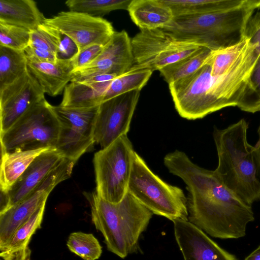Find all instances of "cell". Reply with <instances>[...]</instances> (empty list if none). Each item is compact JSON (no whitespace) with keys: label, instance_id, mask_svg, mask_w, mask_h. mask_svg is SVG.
I'll return each instance as SVG.
<instances>
[{"label":"cell","instance_id":"6da1fadb","mask_svg":"<svg viewBox=\"0 0 260 260\" xmlns=\"http://www.w3.org/2000/svg\"><path fill=\"white\" fill-rule=\"evenodd\" d=\"M164 163L186 185L188 221L214 238L245 236L248 223L254 219L251 206L223 185L214 171L198 166L178 150L166 155Z\"/></svg>","mask_w":260,"mask_h":260},{"label":"cell","instance_id":"7a4b0ae2","mask_svg":"<svg viewBox=\"0 0 260 260\" xmlns=\"http://www.w3.org/2000/svg\"><path fill=\"white\" fill-rule=\"evenodd\" d=\"M248 124L241 119L224 129L215 127L219 180L246 204L260 200V156L247 141Z\"/></svg>","mask_w":260,"mask_h":260},{"label":"cell","instance_id":"3957f363","mask_svg":"<svg viewBox=\"0 0 260 260\" xmlns=\"http://www.w3.org/2000/svg\"><path fill=\"white\" fill-rule=\"evenodd\" d=\"M91 220L103 235L109 251L124 258L139 249V240L153 213L128 191L119 202L113 203L99 197L95 191L85 194Z\"/></svg>","mask_w":260,"mask_h":260},{"label":"cell","instance_id":"277c9868","mask_svg":"<svg viewBox=\"0 0 260 260\" xmlns=\"http://www.w3.org/2000/svg\"><path fill=\"white\" fill-rule=\"evenodd\" d=\"M259 9L260 0H246L242 6L224 11L174 17L170 25L161 29L212 51L222 49L243 39L249 19Z\"/></svg>","mask_w":260,"mask_h":260},{"label":"cell","instance_id":"5b68a950","mask_svg":"<svg viewBox=\"0 0 260 260\" xmlns=\"http://www.w3.org/2000/svg\"><path fill=\"white\" fill-rule=\"evenodd\" d=\"M231 78L230 74L212 75L207 58L194 73L169 84L179 115L188 120H195L225 107L236 106Z\"/></svg>","mask_w":260,"mask_h":260},{"label":"cell","instance_id":"8992f818","mask_svg":"<svg viewBox=\"0 0 260 260\" xmlns=\"http://www.w3.org/2000/svg\"><path fill=\"white\" fill-rule=\"evenodd\" d=\"M127 191L153 214L172 221L188 220L187 198L183 191L161 180L136 152Z\"/></svg>","mask_w":260,"mask_h":260},{"label":"cell","instance_id":"52a82bcc","mask_svg":"<svg viewBox=\"0 0 260 260\" xmlns=\"http://www.w3.org/2000/svg\"><path fill=\"white\" fill-rule=\"evenodd\" d=\"M59 132L53 106L45 98L0 134L1 152L55 148Z\"/></svg>","mask_w":260,"mask_h":260},{"label":"cell","instance_id":"ba28073f","mask_svg":"<svg viewBox=\"0 0 260 260\" xmlns=\"http://www.w3.org/2000/svg\"><path fill=\"white\" fill-rule=\"evenodd\" d=\"M135 153L125 135L94 154L95 191L99 197L113 203L123 198L127 192Z\"/></svg>","mask_w":260,"mask_h":260},{"label":"cell","instance_id":"9c48e42d","mask_svg":"<svg viewBox=\"0 0 260 260\" xmlns=\"http://www.w3.org/2000/svg\"><path fill=\"white\" fill-rule=\"evenodd\" d=\"M133 68L159 70L190 55L203 46L178 39L161 28L142 29L132 39Z\"/></svg>","mask_w":260,"mask_h":260},{"label":"cell","instance_id":"30bf717a","mask_svg":"<svg viewBox=\"0 0 260 260\" xmlns=\"http://www.w3.org/2000/svg\"><path fill=\"white\" fill-rule=\"evenodd\" d=\"M99 106L89 108L53 106L59 122L55 149L64 157L76 162L95 142L94 130Z\"/></svg>","mask_w":260,"mask_h":260},{"label":"cell","instance_id":"8fae6325","mask_svg":"<svg viewBox=\"0 0 260 260\" xmlns=\"http://www.w3.org/2000/svg\"><path fill=\"white\" fill-rule=\"evenodd\" d=\"M75 163L65 157L28 197L0 213V248L4 246L17 229L46 203L53 188L70 178Z\"/></svg>","mask_w":260,"mask_h":260},{"label":"cell","instance_id":"7c38bea8","mask_svg":"<svg viewBox=\"0 0 260 260\" xmlns=\"http://www.w3.org/2000/svg\"><path fill=\"white\" fill-rule=\"evenodd\" d=\"M44 24L70 39L78 52L92 45L105 46L115 32L111 23L105 19L71 10L46 18Z\"/></svg>","mask_w":260,"mask_h":260},{"label":"cell","instance_id":"4fadbf2b","mask_svg":"<svg viewBox=\"0 0 260 260\" xmlns=\"http://www.w3.org/2000/svg\"><path fill=\"white\" fill-rule=\"evenodd\" d=\"M141 90L132 91L104 101L99 106L94 130L102 149L127 134Z\"/></svg>","mask_w":260,"mask_h":260},{"label":"cell","instance_id":"5bb4252c","mask_svg":"<svg viewBox=\"0 0 260 260\" xmlns=\"http://www.w3.org/2000/svg\"><path fill=\"white\" fill-rule=\"evenodd\" d=\"M45 93L29 70L0 90V134L45 99Z\"/></svg>","mask_w":260,"mask_h":260},{"label":"cell","instance_id":"9a60e30c","mask_svg":"<svg viewBox=\"0 0 260 260\" xmlns=\"http://www.w3.org/2000/svg\"><path fill=\"white\" fill-rule=\"evenodd\" d=\"M64 158L55 148L39 154L9 191L1 192L0 213L28 197Z\"/></svg>","mask_w":260,"mask_h":260},{"label":"cell","instance_id":"2e32d148","mask_svg":"<svg viewBox=\"0 0 260 260\" xmlns=\"http://www.w3.org/2000/svg\"><path fill=\"white\" fill-rule=\"evenodd\" d=\"M131 39L127 32L115 31L101 54L90 64L76 71L74 76H86L100 74L119 76L134 65Z\"/></svg>","mask_w":260,"mask_h":260},{"label":"cell","instance_id":"e0dca14e","mask_svg":"<svg viewBox=\"0 0 260 260\" xmlns=\"http://www.w3.org/2000/svg\"><path fill=\"white\" fill-rule=\"evenodd\" d=\"M173 222L175 239L184 260H238L188 220Z\"/></svg>","mask_w":260,"mask_h":260},{"label":"cell","instance_id":"ac0fdd59","mask_svg":"<svg viewBox=\"0 0 260 260\" xmlns=\"http://www.w3.org/2000/svg\"><path fill=\"white\" fill-rule=\"evenodd\" d=\"M28 69L45 93L51 96L60 94L74 77L70 59H58L56 63L28 61Z\"/></svg>","mask_w":260,"mask_h":260},{"label":"cell","instance_id":"d6986e66","mask_svg":"<svg viewBox=\"0 0 260 260\" xmlns=\"http://www.w3.org/2000/svg\"><path fill=\"white\" fill-rule=\"evenodd\" d=\"M127 11L140 30L164 28L174 18L171 9L162 0H132Z\"/></svg>","mask_w":260,"mask_h":260},{"label":"cell","instance_id":"ffe728a7","mask_svg":"<svg viewBox=\"0 0 260 260\" xmlns=\"http://www.w3.org/2000/svg\"><path fill=\"white\" fill-rule=\"evenodd\" d=\"M45 17L32 0H0V22L26 28L37 29Z\"/></svg>","mask_w":260,"mask_h":260},{"label":"cell","instance_id":"44dd1931","mask_svg":"<svg viewBox=\"0 0 260 260\" xmlns=\"http://www.w3.org/2000/svg\"><path fill=\"white\" fill-rule=\"evenodd\" d=\"M46 203L42 205L25 223L15 232L9 242L0 248V256L3 260L30 259L28 245L36 232L41 227Z\"/></svg>","mask_w":260,"mask_h":260},{"label":"cell","instance_id":"7402d4cb","mask_svg":"<svg viewBox=\"0 0 260 260\" xmlns=\"http://www.w3.org/2000/svg\"><path fill=\"white\" fill-rule=\"evenodd\" d=\"M111 81L94 84L71 81L63 90L59 105L75 108L98 106L103 102L104 95Z\"/></svg>","mask_w":260,"mask_h":260},{"label":"cell","instance_id":"603a6c76","mask_svg":"<svg viewBox=\"0 0 260 260\" xmlns=\"http://www.w3.org/2000/svg\"><path fill=\"white\" fill-rule=\"evenodd\" d=\"M48 149H49L2 153L0 172L1 192L7 193L31 162L39 154Z\"/></svg>","mask_w":260,"mask_h":260},{"label":"cell","instance_id":"cb8c5ba5","mask_svg":"<svg viewBox=\"0 0 260 260\" xmlns=\"http://www.w3.org/2000/svg\"><path fill=\"white\" fill-rule=\"evenodd\" d=\"M174 17L224 11L239 7L246 0H162Z\"/></svg>","mask_w":260,"mask_h":260},{"label":"cell","instance_id":"d4e9b609","mask_svg":"<svg viewBox=\"0 0 260 260\" xmlns=\"http://www.w3.org/2000/svg\"><path fill=\"white\" fill-rule=\"evenodd\" d=\"M24 51L0 46V90L13 83L28 70Z\"/></svg>","mask_w":260,"mask_h":260},{"label":"cell","instance_id":"484cf974","mask_svg":"<svg viewBox=\"0 0 260 260\" xmlns=\"http://www.w3.org/2000/svg\"><path fill=\"white\" fill-rule=\"evenodd\" d=\"M212 51L202 46L190 55L163 67L159 71L169 84L197 71L204 64Z\"/></svg>","mask_w":260,"mask_h":260},{"label":"cell","instance_id":"4316f807","mask_svg":"<svg viewBox=\"0 0 260 260\" xmlns=\"http://www.w3.org/2000/svg\"><path fill=\"white\" fill-rule=\"evenodd\" d=\"M152 72L149 69L132 67L110 82L104 95L103 102L132 91L141 90L147 83Z\"/></svg>","mask_w":260,"mask_h":260},{"label":"cell","instance_id":"83f0119b","mask_svg":"<svg viewBox=\"0 0 260 260\" xmlns=\"http://www.w3.org/2000/svg\"><path fill=\"white\" fill-rule=\"evenodd\" d=\"M132 0H68L70 10L100 17L116 10H127Z\"/></svg>","mask_w":260,"mask_h":260},{"label":"cell","instance_id":"f1b7e54d","mask_svg":"<svg viewBox=\"0 0 260 260\" xmlns=\"http://www.w3.org/2000/svg\"><path fill=\"white\" fill-rule=\"evenodd\" d=\"M67 245L72 252L83 260L98 259L102 253V246L92 234L73 232L68 237Z\"/></svg>","mask_w":260,"mask_h":260},{"label":"cell","instance_id":"f546056e","mask_svg":"<svg viewBox=\"0 0 260 260\" xmlns=\"http://www.w3.org/2000/svg\"><path fill=\"white\" fill-rule=\"evenodd\" d=\"M237 107L247 112L260 111V56L247 80Z\"/></svg>","mask_w":260,"mask_h":260},{"label":"cell","instance_id":"4dcf8cb0","mask_svg":"<svg viewBox=\"0 0 260 260\" xmlns=\"http://www.w3.org/2000/svg\"><path fill=\"white\" fill-rule=\"evenodd\" d=\"M62 34L44 23L30 31L29 46L48 51L58 57L62 41Z\"/></svg>","mask_w":260,"mask_h":260},{"label":"cell","instance_id":"1f68e13d","mask_svg":"<svg viewBox=\"0 0 260 260\" xmlns=\"http://www.w3.org/2000/svg\"><path fill=\"white\" fill-rule=\"evenodd\" d=\"M30 31L23 27L0 22V46L24 51L29 45Z\"/></svg>","mask_w":260,"mask_h":260},{"label":"cell","instance_id":"d6a6232c","mask_svg":"<svg viewBox=\"0 0 260 260\" xmlns=\"http://www.w3.org/2000/svg\"><path fill=\"white\" fill-rule=\"evenodd\" d=\"M104 47L101 45H92L77 52L70 58L73 73L92 63L101 54Z\"/></svg>","mask_w":260,"mask_h":260},{"label":"cell","instance_id":"836d02e7","mask_svg":"<svg viewBox=\"0 0 260 260\" xmlns=\"http://www.w3.org/2000/svg\"><path fill=\"white\" fill-rule=\"evenodd\" d=\"M28 61L35 62L56 63L57 55L52 52L28 46L24 50Z\"/></svg>","mask_w":260,"mask_h":260},{"label":"cell","instance_id":"e575fe53","mask_svg":"<svg viewBox=\"0 0 260 260\" xmlns=\"http://www.w3.org/2000/svg\"><path fill=\"white\" fill-rule=\"evenodd\" d=\"M244 260H260V245L248 255Z\"/></svg>","mask_w":260,"mask_h":260},{"label":"cell","instance_id":"d590c367","mask_svg":"<svg viewBox=\"0 0 260 260\" xmlns=\"http://www.w3.org/2000/svg\"><path fill=\"white\" fill-rule=\"evenodd\" d=\"M258 133L259 138H258V142H257L256 144L255 145V146L258 151L259 156H260V125H259L258 129Z\"/></svg>","mask_w":260,"mask_h":260},{"label":"cell","instance_id":"8d00e7d4","mask_svg":"<svg viewBox=\"0 0 260 260\" xmlns=\"http://www.w3.org/2000/svg\"><path fill=\"white\" fill-rule=\"evenodd\" d=\"M1 260H3L2 259H1ZM25 260H31L30 259H25Z\"/></svg>","mask_w":260,"mask_h":260}]
</instances>
